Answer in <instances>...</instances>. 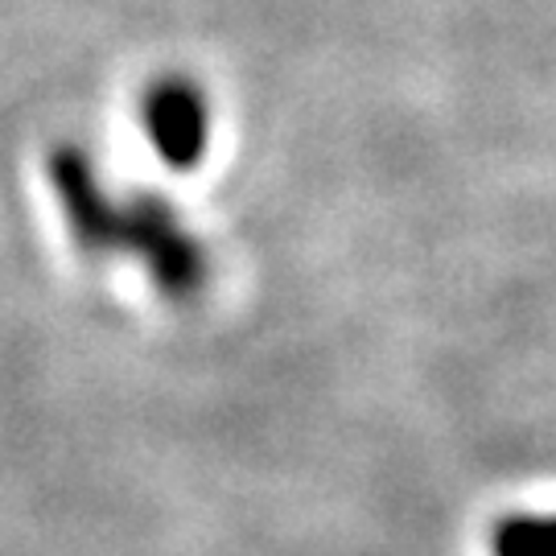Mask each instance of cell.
<instances>
[{
	"label": "cell",
	"mask_w": 556,
	"mask_h": 556,
	"mask_svg": "<svg viewBox=\"0 0 556 556\" xmlns=\"http://www.w3.org/2000/svg\"><path fill=\"white\" fill-rule=\"evenodd\" d=\"M140 124L169 169H194L211 144V103L194 79H157L144 91L140 103Z\"/></svg>",
	"instance_id": "7a4b0ae2"
},
{
	"label": "cell",
	"mask_w": 556,
	"mask_h": 556,
	"mask_svg": "<svg viewBox=\"0 0 556 556\" xmlns=\"http://www.w3.org/2000/svg\"><path fill=\"white\" fill-rule=\"evenodd\" d=\"M491 556H556V511H516L491 528Z\"/></svg>",
	"instance_id": "3957f363"
},
{
	"label": "cell",
	"mask_w": 556,
	"mask_h": 556,
	"mask_svg": "<svg viewBox=\"0 0 556 556\" xmlns=\"http://www.w3.org/2000/svg\"><path fill=\"white\" fill-rule=\"evenodd\" d=\"M66 231L87 260H132L144 268L165 301H194L206 289L211 260L202 239L153 190L116 194L108 190L96 161L79 144H59L46 157Z\"/></svg>",
	"instance_id": "6da1fadb"
}]
</instances>
